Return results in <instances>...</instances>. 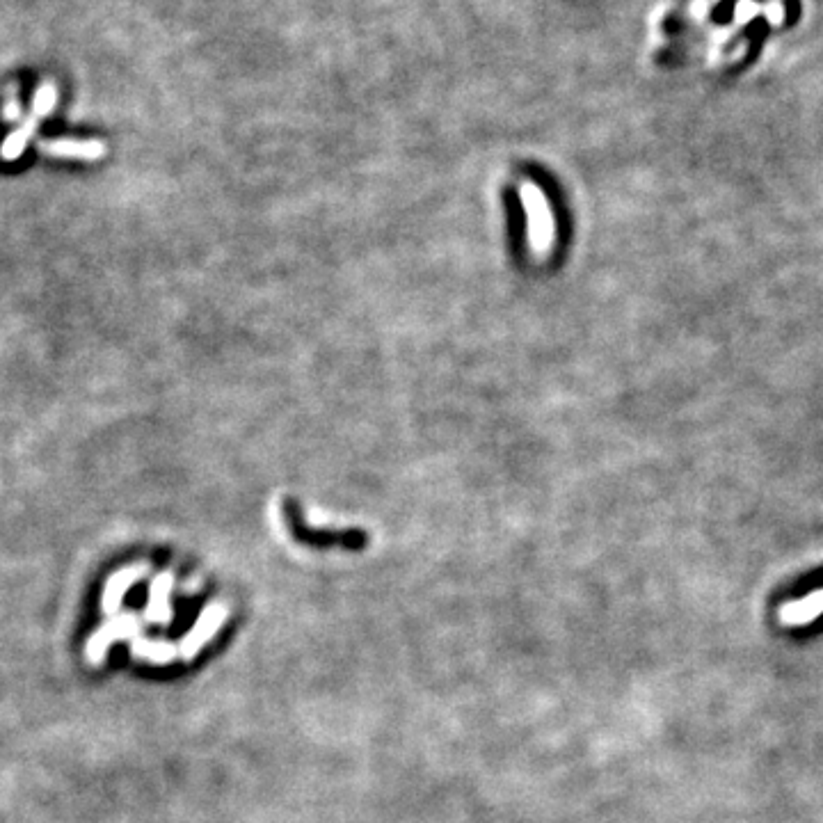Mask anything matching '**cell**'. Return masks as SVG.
<instances>
[{
	"label": "cell",
	"instance_id": "8fae6325",
	"mask_svg": "<svg viewBox=\"0 0 823 823\" xmlns=\"http://www.w3.org/2000/svg\"><path fill=\"white\" fill-rule=\"evenodd\" d=\"M19 117H21V101L12 94L10 101H7V106H5V119H7V122H17Z\"/></svg>",
	"mask_w": 823,
	"mask_h": 823
},
{
	"label": "cell",
	"instance_id": "3957f363",
	"mask_svg": "<svg viewBox=\"0 0 823 823\" xmlns=\"http://www.w3.org/2000/svg\"><path fill=\"white\" fill-rule=\"evenodd\" d=\"M138 615H119V618L108 620L97 634L90 636V641L85 645V659L90 666H101L103 659H106L108 647L117 641H129V638H138L140 634Z\"/></svg>",
	"mask_w": 823,
	"mask_h": 823
},
{
	"label": "cell",
	"instance_id": "6da1fadb",
	"mask_svg": "<svg viewBox=\"0 0 823 823\" xmlns=\"http://www.w3.org/2000/svg\"><path fill=\"white\" fill-rule=\"evenodd\" d=\"M519 197H522V206L526 213V234H529V245L538 257H547L554 247L556 225L554 213L542 190L535 183L526 181L519 188Z\"/></svg>",
	"mask_w": 823,
	"mask_h": 823
},
{
	"label": "cell",
	"instance_id": "9c48e42d",
	"mask_svg": "<svg viewBox=\"0 0 823 823\" xmlns=\"http://www.w3.org/2000/svg\"><path fill=\"white\" fill-rule=\"evenodd\" d=\"M819 613H823V593H814L807 599H801V602L785 606L782 620H785V625H803V622L817 618Z\"/></svg>",
	"mask_w": 823,
	"mask_h": 823
},
{
	"label": "cell",
	"instance_id": "7a4b0ae2",
	"mask_svg": "<svg viewBox=\"0 0 823 823\" xmlns=\"http://www.w3.org/2000/svg\"><path fill=\"white\" fill-rule=\"evenodd\" d=\"M227 618H229V606L227 604L211 602L209 606H206V609L199 613V618L193 625V629H190L188 634L181 638L179 657L183 661H193L197 654L211 643V638L218 634L220 627L227 622Z\"/></svg>",
	"mask_w": 823,
	"mask_h": 823
},
{
	"label": "cell",
	"instance_id": "5b68a950",
	"mask_svg": "<svg viewBox=\"0 0 823 823\" xmlns=\"http://www.w3.org/2000/svg\"><path fill=\"white\" fill-rule=\"evenodd\" d=\"M149 572L147 565H131V567H122V570L115 572L113 577L108 579L106 588H103V595H101V609L106 615H115L119 611V606H122V599L124 595L129 593L133 588L135 581H140L145 574Z\"/></svg>",
	"mask_w": 823,
	"mask_h": 823
},
{
	"label": "cell",
	"instance_id": "30bf717a",
	"mask_svg": "<svg viewBox=\"0 0 823 823\" xmlns=\"http://www.w3.org/2000/svg\"><path fill=\"white\" fill-rule=\"evenodd\" d=\"M55 103H58V87H55L53 83L39 85L35 92V99H33V115L37 119L46 117L55 108Z\"/></svg>",
	"mask_w": 823,
	"mask_h": 823
},
{
	"label": "cell",
	"instance_id": "277c9868",
	"mask_svg": "<svg viewBox=\"0 0 823 823\" xmlns=\"http://www.w3.org/2000/svg\"><path fill=\"white\" fill-rule=\"evenodd\" d=\"M174 588V574L172 572H161L158 577L151 581L149 588V602L145 609V620H149L151 625L167 627L174 618L170 595Z\"/></svg>",
	"mask_w": 823,
	"mask_h": 823
},
{
	"label": "cell",
	"instance_id": "ba28073f",
	"mask_svg": "<svg viewBox=\"0 0 823 823\" xmlns=\"http://www.w3.org/2000/svg\"><path fill=\"white\" fill-rule=\"evenodd\" d=\"M37 124H39V119L35 115H30L17 131H12L10 135H7L3 147H0V156H3V161L7 163L19 161V158L23 156V151H26L28 147L30 138H33Z\"/></svg>",
	"mask_w": 823,
	"mask_h": 823
},
{
	"label": "cell",
	"instance_id": "52a82bcc",
	"mask_svg": "<svg viewBox=\"0 0 823 823\" xmlns=\"http://www.w3.org/2000/svg\"><path fill=\"white\" fill-rule=\"evenodd\" d=\"M131 652L135 659L156 663V666H165V663H172L179 657V647H174L170 643H154L147 641V638H133Z\"/></svg>",
	"mask_w": 823,
	"mask_h": 823
},
{
	"label": "cell",
	"instance_id": "8992f818",
	"mask_svg": "<svg viewBox=\"0 0 823 823\" xmlns=\"http://www.w3.org/2000/svg\"><path fill=\"white\" fill-rule=\"evenodd\" d=\"M39 147L46 154L60 156V158H76V161H99L106 154V145L101 140H74V138H58V140H42Z\"/></svg>",
	"mask_w": 823,
	"mask_h": 823
}]
</instances>
